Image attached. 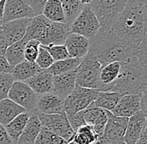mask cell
Instances as JSON below:
<instances>
[{"label": "cell", "mask_w": 147, "mask_h": 144, "mask_svg": "<svg viewBox=\"0 0 147 144\" xmlns=\"http://www.w3.org/2000/svg\"><path fill=\"white\" fill-rule=\"evenodd\" d=\"M146 0H128L110 28L121 41L135 47L146 37Z\"/></svg>", "instance_id": "obj_1"}, {"label": "cell", "mask_w": 147, "mask_h": 144, "mask_svg": "<svg viewBox=\"0 0 147 144\" xmlns=\"http://www.w3.org/2000/svg\"><path fill=\"white\" fill-rule=\"evenodd\" d=\"M137 47L121 41L110 30L100 28L98 33L90 41V50L101 67L115 62L123 63L136 57Z\"/></svg>", "instance_id": "obj_2"}, {"label": "cell", "mask_w": 147, "mask_h": 144, "mask_svg": "<svg viewBox=\"0 0 147 144\" xmlns=\"http://www.w3.org/2000/svg\"><path fill=\"white\" fill-rule=\"evenodd\" d=\"M146 67L143 66L136 57L121 63L119 75L105 92H117L121 96L142 95L146 92Z\"/></svg>", "instance_id": "obj_3"}, {"label": "cell", "mask_w": 147, "mask_h": 144, "mask_svg": "<svg viewBox=\"0 0 147 144\" xmlns=\"http://www.w3.org/2000/svg\"><path fill=\"white\" fill-rule=\"evenodd\" d=\"M101 65L92 53L89 52L78 67L75 86L100 92L102 84L100 81Z\"/></svg>", "instance_id": "obj_4"}, {"label": "cell", "mask_w": 147, "mask_h": 144, "mask_svg": "<svg viewBox=\"0 0 147 144\" xmlns=\"http://www.w3.org/2000/svg\"><path fill=\"white\" fill-rule=\"evenodd\" d=\"M127 0H92L88 5L94 13L100 27L110 30L117 16L124 9Z\"/></svg>", "instance_id": "obj_5"}, {"label": "cell", "mask_w": 147, "mask_h": 144, "mask_svg": "<svg viewBox=\"0 0 147 144\" xmlns=\"http://www.w3.org/2000/svg\"><path fill=\"white\" fill-rule=\"evenodd\" d=\"M99 92V91L75 86L72 92L64 99L66 116H71L89 108L97 98Z\"/></svg>", "instance_id": "obj_6"}, {"label": "cell", "mask_w": 147, "mask_h": 144, "mask_svg": "<svg viewBox=\"0 0 147 144\" xmlns=\"http://www.w3.org/2000/svg\"><path fill=\"white\" fill-rule=\"evenodd\" d=\"M88 3L84 5L80 15L69 27V33H75L84 37L90 41L98 33L100 27L94 13L88 5Z\"/></svg>", "instance_id": "obj_7"}, {"label": "cell", "mask_w": 147, "mask_h": 144, "mask_svg": "<svg viewBox=\"0 0 147 144\" xmlns=\"http://www.w3.org/2000/svg\"><path fill=\"white\" fill-rule=\"evenodd\" d=\"M38 117L43 127L59 136L67 143L72 140L75 132L70 126L65 113L58 114H38Z\"/></svg>", "instance_id": "obj_8"}, {"label": "cell", "mask_w": 147, "mask_h": 144, "mask_svg": "<svg viewBox=\"0 0 147 144\" xmlns=\"http://www.w3.org/2000/svg\"><path fill=\"white\" fill-rule=\"evenodd\" d=\"M8 98L29 113H37L38 95L23 82H13L9 90Z\"/></svg>", "instance_id": "obj_9"}, {"label": "cell", "mask_w": 147, "mask_h": 144, "mask_svg": "<svg viewBox=\"0 0 147 144\" xmlns=\"http://www.w3.org/2000/svg\"><path fill=\"white\" fill-rule=\"evenodd\" d=\"M34 18L33 10L26 0H6L4 4V13L3 23L24 18ZM1 24V25H2Z\"/></svg>", "instance_id": "obj_10"}, {"label": "cell", "mask_w": 147, "mask_h": 144, "mask_svg": "<svg viewBox=\"0 0 147 144\" xmlns=\"http://www.w3.org/2000/svg\"><path fill=\"white\" fill-rule=\"evenodd\" d=\"M64 99L55 92H50L45 94L38 95L37 113L38 114H58L64 112Z\"/></svg>", "instance_id": "obj_11"}, {"label": "cell", "mask_w": 147, "mask_h": 144, "mask_svg": "<svg viewBox=\"0 0 147 144\" xmlns=\"http://www.w3.org/2000/svg\"><path fill=\"white\" fill-rule=\"evenodd\" d=\"M84 119L86 125H89L94 130L97 140L100 138L107 123V111L100 108L90 106L84 110Z\"/></svg>", "instance_id": "obj_12"}, {"label": "cell", "mask_w": 147, "mask_h": 144, "mask_svg": "<svg viewBox=\"0 0 147 144\" xmlns=\"http://www.w3.org/2000/svg\"><path fill=\"white\" fill-rule=\"evenodd\" d=\"M30 18L11 21L1 25L0 32L8 42L9 45L21 41L25 35Z\"/></svg>", "instance_id": "obj_13"}, {"label": "cell", "mask_w": 147, "mask_h": 144, "mask_svg": "<svg viewBox=\"0 0 147 144\" xmlns=\"http://www.w3.org/2000/svg\"><path fill=\"white\" fill-rule=\"evenodd\" d=\"M141 110V95L122 96L119 102L110 112L119 117L129 118Z\"/></svg>", "instance_id": "obj_14"}, {"label": "cell", "mask_w": 147, "mask_h": 144, "mask_svg": "<svg viewBox=\"0 0 147 144\" xmlns=\"http://www.w3.org/2000/svg\"><path fill=\"white\" fill-rule=\"evenodd\" d=\"M69 33V26L66 23H58L49 21L40 45H64Z\"/></svg>", "instance_id": "obj_15"}, {"label": "cell", "mask_w": 147, "mask_h": 144, "mask_svg": "<svg viewBox=\"0 0 147 144\" xmlns=\"http://www.w3.org/2000/svg\"><path fill=\"white\" fill-rule=\"evenodd\" d=\"M146 115L141 110L128 118V123L124 135L125 144H136L144 127H146Z\"/></svg>", "instance_id": "obj_16"}, {"label": "cell", "mask_w": 147, "mask_h": 144, "mask_svg": "<svg viewBox=\"0 0 147 144\" xmlns=\"http://www.w3.org/2000/svg\"><path fill=\"white\" fill-rule=\"evenodd\" d=\"M78 68L70 72L60 75L53 76V92L65 99L74 90L75 87L76 75Z\"/></svg>", "instance_id": "obj_17"}, {"label": "cell", "mask_w": 147, "mask_h": 144, "mask_svg": "<svg viewBox=\"0 0 147 144\" xmlns=\"http://www.w3.org/2000/svg\"><path fill=\"white\" fill-rule=\"evenodd\" d=\"M64 45L69 58L83 59L90 50V40L75 33H69Z\"/></svg>", "instance_id": "obj_18"}, {"label": "cell", "mask_w": 147, "mask_h": 144, "mask_svg": "<svg viewBox=\"0 0 147 144\" xmlns=\"http://www.w3.org/2000/svg\"><path fill=\"white\" fill-rule=\"evenodd\" d=\"M24 82L37 95L45 94L53 91V75L48 70H42Z\"/></svg>", "instance_id": "obj_19"}, {"label": "cell", "mask_w": 147, "mask_h": 144, "mask_svg": "<svg viewBox=\"0 0 147 144\" xmlns=\"http://www.w3.org/2000/svg\"><path fill=\"white\" fill-rule=\"evenodd\" d=\"M49 23V20L45 18L43 15L30 18L25 35L23 39L26 42H28L29 40H37L40 44L45 37Z\"/></svg>", "instance_id": "obj_20"}, {"label": "cell", "mask_w": 147, "mask_h": 144, "mask_svg": "<svg viewBox=\"0 0 147 144\" xmlns=\"http://www.w3.org/2000/svg\"><path fill=\"white\" fill-rule=\"evenodd\" d=\"M41 128L42 125L38 117V113H30L27 124L16 144H34Z\"/></svg>", "instance_id": "obj_21"}, {"label": "cell", "mask_w": 147, "mask_h": 144, "mask_svg": "<svg viewBox=\"0 0 147 144\" xmlns=\"http://www.w3.org/2000/svg\"><path fill=\"white\" fill-rule=\"evenodd\" d=\"M26 111L10 99L0 101V124L5 127L16 117Z\"/></svg>", "instance_id": "obj_22"}, {"label": "cell", "mask_w": 147, "mask_h": 144, "mask_svg": "<svg viewBox=\"0 0 147 144\" xmlns=\"http://www.w3.org/2000/svg\"><path fill=\"white\" fill-rule=\"evenodd\" d=\"M42 69L35 63H30L24 60L13 67L11 70V75L14 82H24L40 72Z\"/></svg>", "instance_id": "obj_23"}, {"label": "cell", "mask_w": 147, "mask_h": 144, "mask_svg": "<svg viewBox=\"0 0 147 144\" xmlns=\"http://www.w3.org/2000/svg\"><path fill=\"white\" fill-rule=\"evenodd\" d=\"M29 116H30L29 113L28 112L23 113L20 115H18V117H15L12 122H10L8 125L4 127L8 135L9 136L11 141L13 144H16V143L18 142L19 137L22 134L24 127L27 124Z\"/></svg>", "instance_id": "obj_24"}, {"label": "cell", "mask_w": 147, "mask_h": 144, "mask_svg": "<svg viewBox=\"0 0 147 144\" xmlns=\"http://www.w3.org/2000/svg\"><path fill=\"white\" fill-rule=\"evenodd\" d=\"M42 15L53 23H65L64 12L60 0H48L43 9Z\"/></svg>", "instance_id": "obj_25"}, {"label": "cell", "mask_w": 147, "mask_h": 144, "mask_svg": "<svg viewBox=\"0 0 147 144\" xmlns=\"http://www.w3.org/2000/svg\"><path fill=\"white\" fill-rule=\"evenodd\" d=\"M89 1H69V0H63L61 1L62 9L64 12L65 23L69 27L73 22L80 15L81 11L84 9V5Z\"/></svg>", "instance_id": "obj_26"}, {"label": "cell", "mask_w": 147, "mask_h": 144, "mask_svg": "<svg viewBox=\"0 0 147 144\" xmlns=\"http://www.w3.org/2000/svg\"><path fill=\"white\" fill-rule=\"evenodd\" d=\"M121 68V63L115 62L101 67L100 81L102 84L100 92H105L106 88L117 78Z\"/></svg>", "instance_id": "obj_27"}, {"label": "cell", "mask_w": 147, "mask_h": 144, "mask_svg": "<svg viewBox=\"0 0 147 144\" xmlns=\"http://www.w3.org/2000/svg\"><path fill=\"white\" fill-rule=\"evenodd\" d=\"M121 95L117 92H100L97 98L92 103L91 107L100 108L106 111L111 112L119 102Z\"/></svg>", "instance_id": "obj_28"}, {"label": "cell", "mask_w": 147, "mask_h": 144, "mask_svg": "<svg viewBox=\"0 0 147 144\" xmlns=\"http://www.w3.org/2000/svg\"><path fill=\"white\" fill-rule=\"evenodd\" d=\"M26 43L27 42L25 40L22 39L18 43H15V44L10 45L7 48L6 53L4 54V57L12 68L15 67L18 63H22L25 60L24 48H25Z\"/></svg>", "instance_id": "obj_29"}, {"label": "cell", "mask_w": 147, "mask_h": 144, "mask_svg": "<svg viewBox=\"0 0 147 144\" xmlns=\"http://www.w3.org/2000/svg\"><path fill=\"white\" fill-rule=\"evenodd\" d=\"M81 61H82V59L69 58H66L64 60L55 62L53 63V65L47 70L53 76L60 75L63 73L70 72L74 69H75L76 68H78L79 65L81 63Z\"/></svg>", "instance_id": "obj_30"}, {"label": "cell", "mask_w": 147, "mask_h": 144, "mask_svg": "<svg viewBox=\"0 0 147 144\" xmlns=\"http://www.w3.org/2000/svg\"><path fill=\"white\" fill-rule=\"evenodd\" d=\"M73 140L76 144H94L97 137L91 127L84 125L75 132Z\"/></svg>", "instance_id": "obj_31"}, {"label": "cell", "mask_w": 147, "mask_h": 144, "mask_svg": "<svg viewBox=\"0 0 147 144\" xmlns=\"http://www.w3.org/2000/svg\"><path fill=\"white\" fill-rule=\"evenodd\" d=\"M34 144H67V142L59 136L42 127Z\"/></svg>", "instance_id": "obj_32"}, {"label": "cell", "mask_w": 147, "mask_h": 144, "mask_svg": "<svg viewBox=\"0 0 147 144\" xmlns=\"http://www.w3.org/2000/svg\"><path fill=\"white\" fill-rule=\"evenodd\" d=\"M42 46V45H41ZM48 53L50 54L52 58L55 62L64 60L66 58H69V56L68 54V51L66 49L65 45H51V46H42Z\"/></svg>", "instance_id": "obj_33"}, {"label": "cell", "mask_w": 147, "mask_h": 144, "mask_svg": "<svg viewBox=\"0 0 147 144\" xmlns=\"http://www.w3.org/2000/svg\"><path fill=\"white\" fill-rule=\"evenodd\" d=\"M54 63H55V61L52 58V57L50 56V54L40 45L38 54L36 60H35V63L42 70H47L53 65Z\"/></svg>", "instance_id": "obj_34"}, {"label": "cell", "mask_w": 147, "mask_h": 144, "mask_svg": "<svg viewBox=\"0 0 147 144\" xmlns=\"http://www.w3.org/2000/svg\"><path fill=\"white\" fill-rule=\"evenodd\" d=\"M13 82L11 73H0V101L8 98L9 90Z\"/></svg>", "instance_id": "obj_35"}, {"label": "cell", "mask_w": 147, "mask_h": 144, "mask_svg": "<svg viewBox=\"0 0 147 144\" xmlns=\"http://www.w3.org/2000/svg\"><path fill=\"white\" fill-rule=\"evenodd\" d=\"M40 44L37 40H29L26 43L24 48V58L28 62L35 63L38 54Z\"/></svg>", "instance_id": "obj_36"}, {"label": "cell", "mask_w": 147, "mask_h": 144, "mask_svg": "<svg viewBox=\"0 0 147 144\" xmlns=\"http://www.w3.org/2000/svg\"><path fill=\"white\" fill-rule=\"evenodd\" d=\"M136 58L145 67H147V45L146 37H145L138 45L136 52Z\"/></svg>", "instance_id": "obj_37"}, {"label": "cell", "mask_w": 147, "mask_h": 144, "mask_svg": "<svg viewBox=\"0 0 147 144\" xmlns=\"http://www.w3.org/2000/svg\"><path fill=\"white\" fill-rule=\"evenodd\" d=\"M67 118L74 132H76L80 127L86 125L84 119V110L71 116H67Z\"/></svg>", "instance_id": "obj_38"}, {"label": "cell", "mask_w": 147, "mask_h": 144, "mask_svg": "<svg viewBox=\"0 0 147 144\" xmlns=\"http://www.w3.org/2000/svg\"><path fill=\"white\" fill-rule=\"evenodd\" d=\"M28 4L34 12V17L42 15L43 9L46 3V0H26Z\"/></svg>", "instance_id": "obj_39"}, {"label": "cell", "mask_w": 147, "mask_h": 144, "mask_svg": "<svg viewBox=\"0 0 147 144\" xmlns=\"http://www.w3.org/2000/svg\"><path fill=\"white\" fill-rule=\"evenodd\" d=\"M12 68L5 57L0 56V73H10Z\"/></svg>", "instance_id": "obj_40"}, {"label": "cell", "mask_w": 147, "mask_h": 144, "mask_svg": "<svg viewBox=\"0 0 147 144\" xmlns=\"http://www.w3.org/2000/svg\"><path fill=\"white\" fill-rule=\"evenodd\" d=\"M0 144H13L8 135L5 127L0 124Z\"/></svg>", "instance_id": "obj_41"}, {"label": "cell", "mask_w": 147, "mask_h": 144, "mask_svg": "<svg viewBox=\"0 0 147 144\" xmlns=\"http://www.w3.org/2000/svg\"><path fill=\"white\" fill-rule=\"evenodd\" d=\"M9 47V45L8 42L6 41L3 35L0 32V56H4V54L6 53V50Z\"/></svg>", "instance_id": "obj_42"}, {"label": "cell", "mask_w": 147, "mask_h": 144, "mask_svg": "<svg viewBox=\"0 0 147 144\" xmlns=\"http://www.w3.org/2000/svg\"><path fill=\"white\" fill-rule=\"evenodd\" d=\"M147 127V126H146ZM146 127H144L141 134L140 136L138 141L136 143V144H147V132H146Z\"/></svg>", "instance_id": "obj_43"}, {"label": "cell", "mask_w": 147, "mask_h": 144, "mask_svg": "<svg viewBox=\"0 0 147 144\" xmlns=\"http://www.w3.org/2000/svg\"><path fill=\"white\" fill-rule=\"evenodd\" d=\"M4 4H5V0L0 1V25L3 23V13H4Z\"/></svg>", "instance_id": "obj_44"}, {"label": "cell", "mask_w": 147, "mask_h": 144, "mask_svg": "<svg viewBox=\"0 0 147 144\" xmlns=\"http://www.w3.org/2000/svg\"><path fill=\"white\" fill-rule=\"evenodd\" d=\"M67 144H76V143H74V141L73 139H72V140H70L69 142H68V143H67Z\"/></svg>", "instance_id": "obj_45"}, {"label": "cell", "mask_w": 147, "mask_h": 144, "mask_svg": "<svg viewBox=\"0 0 147 144\" xmlns=\"http://www.w3.org/2000/svg\"><path fill=\"white\" fill-rule=\"evenodd\" d=\"M0 28H1V25H0Z\"/></svg>", "instance_id": "obj_46"}]
</instances>
